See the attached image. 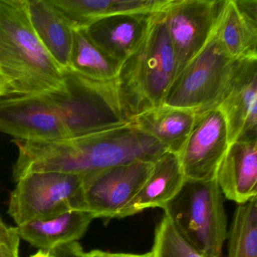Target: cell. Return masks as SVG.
<instances>
[{
	"instance_id": "obj_1",
	"label": "cell",
	"mask_w": 257,
	"mask_h": 257,
	"mask_svg": "<svg viewBox=\"0 0 257 257\" xmlns=\"http://www.w3.org/2000/svg\"><path fill=\"white\" fill-rule=\"evenodd\" d=\"M167 151L159 141L129 122L47 142L43 147V160L49 171L85 176L133 162H154Z\"/></svg>"
},
{
	"instance_id": "obj_2",
	"label": "cell",
	"mask_w": 257,
	"mask_h": 257,
	"mask_svg": "<svg viewBox=\"0 0 257 257\" xmlns=\"http://www.w3.org/2000/svg\"><path fill=\"white\" fill-rule=\"evenodd\" d=\"M0 72L10 96L61 88L64 73L45 50L31 26L26 0L0 1Z\"/></svg>"
},
{
	"instance_id": "obj_3",
	"label": "cell",
	"mask_w": 257,
	"mask_h": 257,
	"mask_svg": "<svg viewBox=\"0 0 257 257\" xmlns=\"http://www.w3.org/2000/svg\"><path fill=\"white\" fill-rule=\"evenodd\" d=\"M161 12L156 13L144 41L118 74V91L129 120L163 104L177 77L174 49Z\"/></svg>"
},
{
	"instance_id": "obj_4",
	"label": "cell",
	"mask_w": 257,
	"mask_h": 257,
	"mask_svg": "<svg viewBox=\"0 0 257 257\" xmlns=\"http://www.w3.org/2000/svg\"><path fill=\"white\" fill-rule=\"evenodd\" d=\"M63 73L62 86L43 94L55 108L70 138L130 122L121 103L117 79L91 80L70 69Z\"/></svg>"
},
{
	"instance_id": "obj_5",
	"label": "cell",
	"mask_w": 257,
	"mask_h": 257,
	"mask_svg": "<svg viewBox=\"0 0 257 257\" xmlns=\"http://www.w3.org/2000/svg\"><path fill=\"white\" fill-rule=\"evenodd\" d=\"M163 210L180 235L201 256H221L228 230L224 196L216 179H186Z\"/></svg>"
},
{
	"instance_id": "obj_6",
	"label": "cell",
	"mask_w": 257,
	"mask_h": 257,
	"mask_svg": "<svg viewBox=\"0 0 257 257\" xmlns=\"http://www.w3.org/2000/svg\"><path fill=\"white\" fill-rule=\"evenodd\" d=\"M238 61L230 58L216 35L180 72L163 104L195 113L217 107Z\"/></svg>"
},
{
	"instance_id": "obj_7",
	"label": "cell",
	"mask_w": 257,
	"mask_h": 257,
	"mask_svg": "<svg viewBox=\"0 0 257 257\" xmlns=\"http://www.w3.org/2000/svg\"><path fill=\"white\" fill-rule=\"evenodd\" d=\"M16 183L10 195L8 213L17 226L50 219L72 210H84L83 176L31 173Z\"/></svg>"
},
{
	"instance_id": "obj_8",
	"label": "cell",
	"mask_w": 257,
	"mask_h": 257,
	"mask_svg": "<svg viewBox=\"0 0 257 257\" xmlns=\"http://www.w3.org/2000/svg\"><path fill=\"white\" fill-rule=\"evenodd\" d=\"M224 3L225 0H168L161 13L174 49L177 76L213 37Z\"/></svg>"
},
{
	"instance_id": "obj_9",
	"label": "cell",
	"mask_w": 257,
	"mask_h": 257,
	"mask_svg": "<svg viewBox=\"0 0 257 257\" xmlns=\"http://www.w3.org/2000/svg\"><path fill=\"white\" fill-rule=\"evenodd\" d=\"M153 162H136L83 176L84 210L95 218H118L142 187Z\"/></svg>"
},
{
	"instance_id": "obj_10",
	"label": "cell",
	"mask_w": 257,
	"mask_h": 257,
	"mask_svg": "<svg viewBox=\"0 0 257 257\" xmlns=\"http://www.w3.org/2000/svg\"><path fill=\"white\" fill-rule=\"evenodd\" d=\"M0 132L25 141L46 142L70 138L43 93L0 97Z\"/></svg>"
},
{
	"instance_id": "obj_11",
	"label": "cell",
	"mask_w": 257,
	"mask_h": 257,
	"mask_svg": "<svg viewBox=\"0 0 257 257\" xmlns=\"http://www.w3.org/2000/svg\"><path fill=\"white\" fill-rule=\"evenodd\" d=\"M229 147L223 115L217 108L196 113L192 131L177 155L188 180H210Z\"/></svg>"
},
{
	"instance_id": "obj_12",
	"label": "cell",
	"mask_w": 257,
	"mask_h": 257,
	"mask_svg": "<svg viewBox=\"0 0 257 257\" xmlns=\"http://www.w3.org/2000/svg\"><path fill=\"white\" fill-rule=\"evenodd\" d=\"M216 108L225 119L229 145L257 141V58L238 61Z\"/></svg>"
},
{
	"instance_id": "obj_13",
	"label": "cell",
	"mask_w": 257,
	"mask_h": 257,
	"mask_svg": "<svg viewBox=\"0 0 257 257\" xmlns=\"http://www.w3.org/2000/svg\"><path fill=\"white\" fill-rule=\"evenodd\" d=\"M155 14L106 16L90 25L86 31L103 52L123 64L144 41Z\"/></svg>"
},
{
	"instance_id": "obj_14",
	"label": "cell",
	"mask_w": 257,
	"mask_h": 257,
	"mask_svg": "<svg viewBox=\"0 0 257 257\" xmlns=\"http://www.w3.org/2000/svg\"><path fill=\"white\" fill-rule=\"evenodd\" d=\"M224 197L240 204L257 196V141L230 144L216 177Z\"/></svg>"
},
{
	"instance_id": "obj_15",
	"label": "cell",
	"mask_w": 257,
	"mask_h": 257,
	"mask_svg": "<svg viewBox=\"0 0 257 257\" xmlns=\"http://www.w3.org/2000/svg\"><path fill=\"white\" fill-rule=\"evenodd\" d=\"M186 180L177 155L165 152L153 162L150 175L118 218L149 208L164 209L180 192Z\"/></svg>"
},
{
	"instance_id": "obj_16",
	"label": "cell",
	"mask_w": 257,
	"mask_h": 257,
	"mask_svg": "<svg viewBox=\"0 0 257 257\" xmlns=\"http://www.w3.org/2000/svg\"><path fill=\"white\" fill-rule=\"evenodd\" d=\"M28 18L45 50L64 71L68 69L73 29L49 0H26Z\"/></svg>"
},
{
	"instance_id": "obj_17",
	"label": "cell",
	"mask_w": 257,
	"mask_h": 257,
	"mask_svg": "<svg viewBox=\"0 0 257 257\" xmlns=\"http://www.w3.org/2000/svg\"><path fill=\"white\" fill-rule=\"evenodd\" d=\"M94 219L89 212L72 210L50 219L27 222L16 228L21 239L48 252L60 245L78 241Z\"/></svg>"
},
{
	"instance_id": "obj_18",
	"label": "cell",
	"mask_w": 257,
	"mask_h": 257,
	"mask_svg": "<svg viewBox=\"0 0 257 257\" xmlns=\"http://www.w3.org/2000/svg\"><path fill=\"white\" fill-rule=\"evenodd\" d=\"M195 116L192 111L162 104L136 115L130 122L177 155L192 131Z\"/></svg>"
},
{
	"instance_id": "obj_19",
	"label": "cell",
	"mask_w": 257,
	"mask_h": 257,
	"mask_svg": "<svg viewBox=\"0 0 257 257\" xmlns=\"http://www.w3.org/2000/svg\"><path fill=\"white\" fill-rule=\"evenodd\" d=\"M216 35L227 55L233 60L257 58V24L238 11L234 0H225Z\"/></svg>"
},
{
	"instance_id": "obj_20",
	"label": "cell",
	"mask_w": 257,
	"mask_h": 257,
	"mask_svg": "<svg viewBox=\"0 0 257 257\" xmlns=\"http://www.w3.org/2000/svg\"><path fill=\"white\" fill-rule=\"evenodd\" d=\"M122 64L103 52L86 29L74 30L68 69L98 82L117 79Z\"/></svg>"
},
{
	"instance_id": "obj_21",
	"label": "cell",
	"mask_w": 257,
	"mask_h": 257,
	"mask_svg": "<svg viewBox=\"0 0 257 257\" xmlns=\"http://www.w3.org/2000/svg\"><path fill=\"white\" fill-rule=\"evenodd\" d=\"M228 257H257V198L238 204L229 229Z\"/></svg>"
},
{
	"instance_id": "obj_22",
	"label": "cell",
	"mask_w": 257,
	"mask_h": 257,
	"mask_svg": "<svg viewBox=\"0 0 257 257\" xmlns=\"http://www.w3.org/2000/svg\"><path fill=\"white\" fill-rule=\"evenodd\" d=\"M74 30L87 29L111 15L113 0H49Z\"/></svg>"
},
{
	"instance_id": "obj_23",
	"label": "cell",
	"mask_w": 257,
	"mask_h": 257,
	"mask_svg": "<svg viewBox=\"0 0 257 257\" xmlns=\"http://www.w3.org/2000/svg\"><path fill=\"white\" fill-rule=\"evenodd\" d=\"M152 252L153 257H203L185 241L165 214L156 226Z\"/></svg>"
},
{
	"instance_id": "obj_24",
	"label": "cell",
	"mask_w": 257,
	"mask_h": 257,
	"mask_svg": "<svg viewBox=\"0 0 257 257\" xmlns=\"http://www.w3.org/2000/svg\"><path fill=\"white\" fill-rule=\"evenodd\" d=\"M20 237L16 227H10L0 219V257H19Z\"/></svg>"
},
{
	"instance_id": "obj_25",
	"label": "cell",
	"mask_w": 257,
	"mask_h": 257,
	"mask_svg": "<svg viewBox=\"0 0 257 257\" xmlns=\"http://www.w3.org/2000/svg\"><path fill=\"white\" fill-rule=\"evenodd\" d=\"M48 252L52 257H88L78 241L60 245Z\"/></svg>"
},
{
	"instance_id": "obj_26",
	"label": "cell",
	"mask_w": 257,
	"mask_h": 257,
	"mask_svg": "<svg viewBox=\"0 0 257 257\" xmlns=\"http://www.w3.org/2000/svg\"><path fill=\"white\" fill-rule=\"evenodd\" d=\"M234 4L243 16L257 24L256 0H234Z\"/></svg>"
},
{
	"instance_id": "obj_27",
	"label": "cell",
	"mask_w": 257,
	"mask_h": 257,
	"mask_svg": "<svg viewBox=\"0 0 257 257\" xmlns=\"http://www.w3.org/2000/svg\"><path fill=\"white\" fill-rule=\"evenodd\" d=\"M102 257H153V252L143 254L114 253V252H103L100 250Z\"/></svg>"
},
{
	"instance_id": "obj_28",
	"label": "cell",
	"mask_w": 257,
	"mask_h": 257,
	"mask_svg": "<svg viewBox=\"0 0 257 257\" xmlns=\"http://www.w3.org/2000/svg\"><path fill=\"white\" fill-rule=\"evenodd\" d=\"M10 96V85L5 76L0 72V97Z\"/></svg>"
},
{
	"instance_id": "obj_29",
	"label": "cell",
	"mask_w": 257,
	"mask_h": 257,
	"mask_svg": "<svg viewBox=\"0 0 257 257\" xmlns=\"http://www.w3.org/2000/svg\"><path fill=\"white\" fill-rule=\"evenodd\" d=\"M31 257H52L50 254L49 253V252H46V251L44 250H40L38 251L37 253L34 254V255H31Z\"/></svg>"
},
{
	"instance_id": "obj_30",
	"label": "cell",
	"mask_w": 257,
	"mask_h": 257,
	"mask_svg": "<svg viewBox=\"0 0 257 257\" xmlns=\"http://www.w3.org/2000/svg\"><path fill=\"white\" fill-rule=\"evenodd\" d=\"M87 256L88 257H102L100 254V250L95 249V250L91 251V252H87Z\"/></svg>"
}]
</instances>
